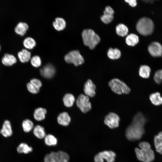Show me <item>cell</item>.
I'll list each match as a JSON object with an SVG mask.
<instances>
[{
	"mask_svg": "<svg viewBox=\"0 0 162 162\" xmlns=\"http://www.w3.org/2000/svg\"><path fill=\"white\" fill-rule=\"evenodd\" d=\"M57 120L59 124L67 126L70 122L71 118L67 112H63L59 114L57 117Z\"/></svg>",
	"mask_w": 162,
	"mask_h": 162,
	"instance_id": "ac0fdd59",
	"label": "cell"
},
{
	"mask_svg": "<svg viewBox=\"0 0 162 162\" xmlns=\"http://www.w3.org/2000/svg\"><path fill=\"white\" fill-rule=\"evenodd\" d=\"M44 142L48 146H55L57 144V140L54 136L50 134L46 135L44 137Z\"/></svg>",
	"mask_w": 162,
	"mask_h": 162,
	"instance_id": "1f68e13d",
	"label": "cell"
},
{
	"mask_svg": "<svg viewBox=\"0 0 162 162\" xmlns=\"http://www.w3.org/2000/svg\"><path fill=\"white\" fill-rule=\"evenodd\" d=\"M20 61L22 63L28 62L31 58V52L26 49H23L17 54Z\"/></svg>",
	"mask_w": 162,
	"mask_h": 162,
	"instance_id": "e0dca14e",
	"label": "cell"
},
{
	"mask_svg": "<svg viewBox=\"0 0 162 162\" xmlns=\"http://www.w3.org/2000/svg\"><path fill=\"white\" fill-rule=\"evenodd\" d=\"M33 133L35 136L40 139H42L46 136L44 128L39 125H36L34 128Z\"/></svg>",
	"mask_w": 162,
	"mask_h": 162,
	"instance_id": "cb8c5ba5",
	"label": "cell"
},
{
	"mask_svg": "<svg viewBox=\"0 0 162 162\" xmlns=\"http://www.w3.org/2000/svg\"><path fill=\"white\" fill-rule=\"evenodd\" d=\"M69 156L66 152L62 151L52 152L46 154L44 158V162H68Z\"/></svg>",
	"mask_w": 162,
	"mask_h": 162,
	"instance_id": "8992f818",
	"label": "cell"
},
{
	"mask_svg": "<svg viewBox=\"0 0 162 162\" xmlns=\"http://www.w3.org/2000/svg\"><path fill=\"white\" fill-rule=\"evenodd\" d=\"M154 143L157 152L162 154V131L154 136Z\"/></svg>",
	"mask_w": 162,
	"mask_h": 162,
	"instance_id": "d6986e66",
	"label": "cell"
},
{
	"mask_svg": "<svg viewBox=\"0 0 162 162\" xmlns=\"http://www.w3.org/2000/svg\"><path fill=\"white\" fill-rule=\"evenodd\" d=\"M113 15L104 14L100 17L102 21L105 24H108L111 22L113 20Z\"/></svg>",
	"mask_w": 162,
	"mask_h": 162,
	"instance_id": "e575fe53",
	"label": "cell"
},
{
	"mask_svg": "<svg viewBox=\"0 0 162 162\" xmlns=\"http://www.w3.org/2000/svg\"><path fill=\"white\" fill-rule=\"evenodd\" d=\"M116 156V153L112 151H104L97 154L94 157L95 162H104L105 160L107 162H114Z\"/></svg>",
	"mask_w": 162,
	"mask_h": 162,
	"instance_id": "9c48e42d",
	"label": "cell"
},
{
	"mask_svg": "<svg viewBox=\"0 0 162 162\" xmlns=\"http://www.w3.org/2000/svg\"><path fill=\"white\" fill-rule=\"evenodd\" d=\"M108 85L113 92L118 94H127L130 92L127 85L118 78L111 80L108 82Z\"/></svg>",
	"mask_w": 162,
	"mask_h": 162,
	"instance_id": "5b68a950",
	"label": "cell"
},
{
	"mask_svg": "<svg viewBox=\"0 0 162 162\" xmlns=\"http://www.w3.org/2000/svg\"><path fill=\"white\" fill-rule=\"evenodd\" d=\"M125 1L129 3L130 5L132 7H134L137 4L136 1V0H126Z\"/></svg>",
	"mask_w": 162,
	"mask_h": 162,
	"instance_id": "f35d334b",
	"label": "cell"
},
{
	"mask_svg": "<svg viewBox=\"0 0 162 162\" xmlns=\"http://www.w3.org/2000/svg\"><path fill=\"white\" fill-rule=\"evenodd\" d=\"M96 86L92 81L88 79L85 83L84 86V91L85 95L88 97H92L95 94Z\"/></svg>",
	"mask_w": 162,
	"mask_h": 162,
	"instance_id": "4fadbf2b",
	"label": "cell"
},
{
	"mask_svg": "<svg viewBox=\"0 0 162 162\" xmlns=\"http://www.w3.org/2000/svg\"><path fill=\"white\" fill-rule=\"evenodd\" d=\"M116 31L117 34L118 35L124 36L127 34L128 30L127 26L125 25L120 23L116 26Z\"/></svg>",
	"mask_w": 162,
	"mask_h": 162,
	"instance_id": "f1b7e54d",
	"label": "cell"
},
{
	"mask_svg": "<svg viewBox=\"0 0 162 162\" xmlns=\"http://www.w3.org/2000/svg\"><path fill=\"white\" fill-rule=\"evenodd\" d=\"M31 64L33 67L38 68L41 64V61L40 57L38 55H35L32 57L30 59Z\"/></svg>",
	"mask_w": 162,
	"mask_h": 162,
	"instance_id": "d6a6232c",
	"label": "cell"
},
{
	"mask_svg": "<svg viewBox=\"0 0 162 162\" xmlns=\"http://www.w3.org/2000/svg\"><path fill=\"white\" fill-rule=\"evenodd\" d=\"M27 87L28 91L31 93L36 94L39 92L40 89L38 88L30 82L27 83Z\"/></svg>",
	"mask_w": 162,
	"mask_h": 162,
	"instance_id": "d590c367",
	"label": "cell"
},
{
	"mask_svg": "<svg viewBox=\"0 0 162 162\" xmlns=\"http://www.w3.org/2000/svg\"><path fill=\"white\" fill-rule=\"evenodd\" d=\"M28 28V26L26 22H20L15 26L14 28L15 33L20 36H23Z\"/></svg>",
	"mask_w": 162,
	"mask_h": 162,
	"instance_id": "2e32d148",
	"label": "cell"
},
{
	"mask_svg": "<svg viewBox=\"0 0 162 162\" xmlns=\"http://www.w3.org/2000/svg\"><path fill=\"white\" fill-rule=\"evenodd\" d=\"M139 41V38L136 35L134 34H131L128 35L126 38L127 44L130 46H134Z\"/></svg>",
	"mask_w": 162,
	"mask_h": 162,
	"instance_id": "4316f807",
	"label": "cell"
},
{
	"mask_svg": "<svg viewBox=\"0 0 162 162\" xmlns=\"http://www.w3.org/2000/svg\"><path fill=\"white\" fill-rule=\"evenodd\" d=\"M23 44L26 48L32 49L35 46L36 42L33 38L31 37H27L24 40Z\"/></svg>",
	"mask_w": 162,
	"mask_h": 162,
	"instance_id": "f546056e",
	"label": "cell"
},
{
	"mask_svg": "<svg viewBox=\"0 0 162 162\" xmlns=\"http://www.w3.org/2000/svg\"><path fill=\"white\" fill-rule=\"evenodd\" d=\"M1 45H0V51L1 50Z\"/></svg>",
	"mask_w": 162,
	"mask_h": 162,
	"instance_id": "ab89813d",
	"label": "cell"
},
{
	"mask_svg": "<svg viewBox=\"0 0 162 162\" xmlns=\"http://www.w3.org/2000/svg\"><path fill=\"white\" fill-rule=\"evenodd\" d=\"M30 82L35 87L39 89L42 85L41 81L39 79L36 78H33L31 79Z\"/></svg>",
	"mask_w": 162,
	"mask_h": 162,
	"instance_id": "8d00e7d4",
	"label": "cell"
},
{
	"mask_svg": "<svg viewBox=\"0 0 162 162\" xmlns=\"http://www.w3.org/2000/svg\"><path fill=\"white\" fill-rule=\"evenodd\" d=\"M2 64L6 66H11L16 63L17 59L14 55L5 53L1 59Z\"/></svg>",
	"mask_w": 162,
	"mask_h": 162,
	"instance_id": "5bb4252c",
	"label": "cell"
},
{
	"mask_svg": "<svg viewBox=\"0 0 162 162\" xmlns=\"http://www.w3.org/2000/svg\"><path fill=\"white\" fill-rule=\"evenodd\" d=\"M121 55V52L117 48L112 49L110 48L108 50L107 56L111 59H117L120 57Z\"/></svg>",
	"mask_w": 162,
	"mask_h": 162,
	"instance_id": "83f0119b",
	"label": "cell"
},
{
	"mask_svg": "<svg viewBox=\"0 0 162 162\" xmlns=\"http://www.w3.org/2000/svg\"><path fill=\"white\" fill-rule=\"evenodd\" d=\"M140 148H136L135 152L137 159L142 162H152L154 159L153 151L151 148L150 144L143 141L139 144Z\"/></svg>",
	"mask_w": 162,
	"mask_h": 162,
	"instance_id": "7a4b0ae2",
	"label": "cell"
},
{
	"mask_svg": "<svg viewBox=\"0 0 162 162\" xmlns=\"http://www.w3.org/2000/svg\"><path fill=\"white\" fill-rule=\"evenodd\" d=\"M65 20L61 17H57L53 22V25L55 29L58 31L63 29L66 26Z\"/></svg>",
	"mask_w": 162,
	"mask_h": 162,
	"instance_id": "44dd1931",
	"label": "cell"
},
{
	"mask_svg": "<svg viewBox=\"0 0 162 162\" xmlns=\"http://www.w3.org/2000/svg\"><path fill=\"white\" fill-rule=\"evenodd\" d=\"M22 126L23 131L25 132L28 133L34 128V124L30 120L26 119L23 121Z\"/></svg>",
	"mask_w": 162,
	"mask_h": 162,
	"instance_id": "4dcf8cb0",
	"label": "cell"
},
{
	"mask_svg": "<svg viewBox=\"0 0 162 162\" xmlns=\"http://www.w3.org/2000/svg\"><path fill=\"white\" fill-rule=\"evenodd\" d=\"M154 79L158 84H160L162 82V69L156 71L154 74Z\"/></svg>",
	"mask_w": 162,
	"mask_h": 162,
	"instance_id": "836d02e7",
	"label": "cell"
},
{
	"mask_svg": "<svg viewBox=\"0 0 162 162\" xmlns=\"http://www.w3.org/2000/svg\"><path fill=\"white\" fill-rule=\"evenodd\" d=\"M146 121V118L141 112L137 113L126 129L125 134L127 138L132 141L140 140L144 134V125Z\"/></svg>",
	"mask_w": 162,
	"mask_h": 162,
	"instance_id": "6da1fadb",
	"label": "cell"
},
{
	"mask_svg": "<svg viewBox=\"0 0 162 162\" xmlns=\"http://www.w3.org/2000/svg\"><path fill=\"white\" fill-rule=\"evenodd\" d=\"M148 50L150 54L153 57L162 56V46L158 42L152 43L148 46Z\"/></svg>",
	"mask_w": 162,
	"mask_h": 162,
	"instance_id": "7c38bea8",
	"label": "cell"
},
{
	"mask_svg": "<svg viewBox=\"0 0 162 162\" xmlns=\"http://www.w3.org/2000/svg\"><path fill=\"white\" fill-rule=\"evenodd\" d=\"M151 73L150 68L147 65H142L140 68L139 71V76L143 78H148Z\"/></svg>",
	"mask_w": 162,
	"mask_h": 162,
	"instance_id": "603a6c76",
	"label": "cell"
},
{
	"mask_svg": "<svg viewBox=\"0 0 162 162\" xmlns=\"http://www.w3.org/2000/svg\"><path fill=\"white\" fill-rule=\"evenodd\" d=\"M17 151L19 153L27 154L32 151V148L25 143L20 144L16 148Z\"/></svg>",
	"mask_w": 162,
	"mask_h": 162,
	"instance_id": "484cf974",
	"label": "cell"
},
{
	"mask_svg": "<svg viewBox=\"0 0 162 162\" xmlns=\"http://www.w3.org/2000/svg\"><path fill=\"white\" fill-rule=\"evenodd\" d=\"M120 120V117L117 114L110 112L105 116L104 122L110 128L113 129L118 127Z\"/></svg>",
	"mask_w": 162,
	"mask_h": 162,
	"instance_id": "30bf717a",
	"label": "cell"
},
{
	"mask_svg": "<svg viewBox=\"0 0 162 162\" xmlns=\"http://www.w3.org/2000/svg\"><path fill=\"white\" fill-rule=\"evenodd\" d=\"M64 59L67 63H72L76 66L84 62V58L78 50L70 51L65 55Z\"/></svg>",
	"mask_w": 162,
	"mask_h": 162,
	"instance_id": "52a82bcc",
	"label": "cell"
},
{
	"mask_svg": "<svg viewBox=\"0 0 162 162\" xmlns=\"http://www.w3.org/2000/svg\"><path fill=\"white\" fill-rule=\"evenodd\" d=\"M149 99L152 103L155 105H159L162 104V97L158 92L151 94Z\"/></svg>",
	"mask_w": 162,
	"mask_h": 162,
	"instance_id": "d4e9b609",
	"label": "cell"
},
{
	"mask_svg": "<svg viewBox=\"0 0 162 162\" xmlns=\"http://www.w3.org/2000/svg\"><path fill=\"white\" fill-rule=\"evenodd\" d=\"M0 133L5 137H10L12 135L13 131L12 127L9 120H6L4 121L2 128L0 130Z\"/></svg>",
	"mask_w": 162,
	"mask_h": 162,
	"instance_id": "9a60e30c",
	"label": "cell"
},
{
	"mask_svg": "<svg viewBox=\"0 0 162 162\" xmlns=\"http://www.w3.org/2000/svg\"><path fill=\"white\" fill-rule=\"evenodd\" d=\"M114 13V10L110 6H107L105 7V10L104 12V14L113 15Z\"/></svg>",
	"mask_w": 162,
	"mask_h": 162,
	"instance_id": "74e56055",
	"label": "cell"
},
{
	"mask_svg": "<svg viewBox=\"0 0 162 162\" xmlns=\"http://www.w3.org/2000/svg\"><path fill=\"white\" fill-rule=\"evenodd\" d=\"M154 28V24L150 19L143 17L140 18L138 21L136 25V28L140 34L147 36L151 34Z\"/></svg>",
	"mask_w": 162,
	"mask_h": 162,
	"instance_id": "277c9868",
	"label": "cell"
},
{
	"mask_svg": "<svg viewBox=\"0 0 162 162\" xmlns=\"http://www.w3.org/2000/svg\"><path fill=\"white\" fill-rule=\"evenodd\" d=\"M63 100L65 106L67 107H71L75 101L74 96L70 93H67L64 96Z\"/></svg>",
	"mask_w": 162,
	"mask_h": 162,
	"instance_id": "7402d4cb",
	"label": "cell"
},
{
	"mask_svg": "<svg viewBox=\"0 0 162 162\" xmlns=\"http://www.w3.org/2000/svg\"><path fill=\"white\" fill-rule=\"evenodd\" d=\"M46 112L47 111L46 109L41 107L38 108L35 110L33 116L36 121H41L45 118Z\"/></svg>",
	"mask_w": 162,
	"mask_h": 162,
	"instance_id": "ffe728a7",
	"label": "cell"
},
{
	"mask_svg": "<svg viewBox=\"0 0 162 162\" xmlns=\"http://www.w3.org/2000/svg\"><path fill=\"white\" fill-rule=\"evenodd\" d=\"M82 35L84 44L91 49H94L100 41L99 35L90 29H84Z\"/></svg>",
	"mask_w": 162,
	"mask_h": 162,
	"instance_id": "3957f363",
	"label": "cell"
},
{
	"mask_svg": "<svg viewBox=\"0 0 162 162\" xmlns=\"http://www.w3.org/2000/svg\"><path fill=\"white\" fill-rule=\"evenodd\" d=\"M56 69L54 66L51 64H48L40 69L41 75L46 79L52 78L55 74Z\"/></svg>",
	"mask_w": 162,
	"mask_h": 162,
	"instance_id": "8fae6325",
	"label": "cell"
},
{
	"mask_svg": "<svg viewBox=\"0 0 162 162\" xmlns=\"http://www.w3.org/2000/svg\"><path fill=\"white\" fill-rule=\"evenodd\" d=\"M77 106L83 113H86L92 109V104L89 101V97L83 94H81L78 97L76 101Z\"/></svg>",
	"mask_w": 162,
	"mask_h": 162,
	"instance_id": "ba28073f",
	"label": "cell"
}]
</instances>
